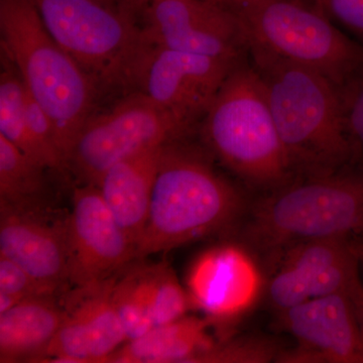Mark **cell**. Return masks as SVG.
<instances>
[{"label": "cell", "mask_w": 363, "mask_h": 363, "mask_svg": "<svg viewBox=\"0 0 363 363\" xmlns=\"http://www.w3.org/2000/svg\"><path fill=\"white\" fill-rule=\"evenodd\" d=\"M248 52L294 173L333 171L354 164L340 87L319 72Z\"/></svg>", "instance_id": "1"}, {"label": "cell", "mask_w": 363, "mask_h": 363, "mask_svg": "<svg viewBox=\"0 0 363 363\" xmlns=\"http://www.w3.org/2000/svg\"><path fill=\"white\" fill-rule=\"evenodd\" d=\"M2 52L26 91L51 117L68 167L79 133L92 116V78L50 35L33 0H0Z\"/></svg>", "instance_id": "2"}, {"label": "cell", "mask_w": 363, "mask_h": 363, "mask_svg": "<svg viewBox=\"0 0 363 363\" xmlns=\"http://www.w3.org/2000/svg\"><path fill=\"white\" fill-rule=\"evenodd\" d=\"M262 200L248 223V238L279 252L307 241L363 235V167L301 174Z\"/></svg>", "instance_id": "3"}, {"label": "cell", "mask_w": 363, "mask_h": 363, "mask_svg": "<svg viewBox=\"0 0 363 363\" xmlns=\"http://www.w3.org/2000/svg\"><path fill=\"white\" fill-rule=\"evenodd\" d=\"M241 209L240 193L205 160L169 143L162 152L135 259L221 230L238 218Z\"/></svg>", "instance_id": "4"}, {"label": "cell", "mask_w": 363, "mask_h": 363, "mask_svg": "<svg viewBox=\"0 0 363 363\" xmlns=\"http://www.w3.org/2000/svg\"><path fill=\"white\" fill-rule=\"evenodd\" d=\"M204 116L208 145L235 175L269 189L292 178V164L255 68L234 67Z\"/></svg>", "instance_id": "5"}, {"label": "cell", "mask_w": 363, "mask_h": 363, "mask_svg": "<svg viewBox=\"0 0 363 363\" xmlns=\"http://www.w3.org/2000/svg\"><path fill=\"white\" fill-rule=\"evenodd\" d=\"M228 9L247 51L319 72L339 87L363 68V45L306 0H250Z\"/></svg>", "instance_id": "6"}, {"label": "cell", "mask_w": 363, "mask_h": 363, "mask_svg": "<svg viewBox=\"0 0 363 363\" xmlns=\"http://www.w3.org/2000/svg\"><path fill=\"white\" fill-rule=\"evenodd\" d=\"M50 35L98 84L131 86L145 49L133 14L105 0H33Z\"/></svg>", "instance_id": "7"}, {"label": "cell", "mask_w": 363, "mask_h": 363, "mask_svg": "<svg viewBox=\"0 0 363 363\" xmlns=\"http://www.w3.org/2000/svg\"><path fill=\"white\" fill-rule=\"evenodd\" d=\"M192 123L135 92L111 111L88 118L72 149L68 167L83 184L96 185L117 162L175 142Z\"/></svg>", "instance_id": "8"}, {"label": "cell", "mask_w": 363, "mask_h": 363, "mask_svg": "<svg viewBox=\"0 0 363 363\" xmlns=\"http://www.w3.org/2000/svg\"><path fill=\"white\" fill-rule=\"evenodd\" d=\"M238 64L145 45L131 86L155 104L194 121L204 116Z\"/></svg>", "instance_id": "9"}, {"label": "cell", "mask_w": 363, "mask_h": 363, "mask_svg": "<svg viewBox=\"0 0 363 363\" xmlns=\"http://www.w3.org/2000/svg\"><path fill=\"white\" fill-rule=\"evenodd\" d=\"M143 11L145 45L231 61L245 49L235 14L209 0H154Z\"/></svg>", "instance_id": "10"}, {"label": "cell", "mask_w": 363, "mask_h": 363, "mask_svg": "<svg viewBox=\"0 0 363 363\" xmlns=\"http://www.w3.org/2000/svg\"><path fill=\"white\" fill-rule=\"evenodd\" d=\"M67 240L69 281L78 289L104 283L135 259V245L92 184L74 190Z\"/></svg>", "instance_id": "11"}, {"label": "cell", "mask_w": 363, "mask_h": 363, "mask_svg": "<svg viewBox=\"0 0 363 363\" xmlns=\"http://www.w3.org/2000/svg\"><path fill=\"white\" fill-rule=\"evenodd\" d=\"M281 315L297 344L293 350L281 351L276 362L363 363V334L348 296L310 298Z\"/></svg>", "instance_id": "12"}, {"label": "cell", "mask_w": 363, "mask_h": 363, "mask_svg": "<svg viewBox=\"0 0 363 363\" xmlns=\"http://www.w3.org/2000/svg\"><path fill=\"white\" fill-rule=\"evenodd\" d=\"M113 281L79 289L40 362L104 363L128 341L113 303Z\"/></svg>", "instance_id": "13"}, {"label": "cell", "mask_w": 363, "mask_h": 363, "mask_svg": "<svg viewBox=\"0 0 363 363\" xmlns=\"http://www.w3.org/2000/svg\"><path fill=\"white\" fill-rule=\"evenodd\" d=\"M0 255L58 290L69 281L67 220L52 224L44 212L0 206Z\"/></svg>", "instance_id": "14"}, {"label": "cell", "mask_w": 363, "mask_h": 363, "mask_svg": "<svg viewBox=\"0 0 363 363\" xmlns=\"http://www.w3.org/2000/svg\"><path fill=\"white\" fill-rule=\"evenodd\" d=\"M262 274L252 257L236 247L206 253L190 279L193 301L213 316H240L252 308L262 290Z\"/></svg>", "instance_id": "15"}, {"label": "cell", "mask_w": 363, "mask_h": 363, "mask_svg": "<svg viewBox=\"0 0 363 363\" xmlns=\"http://www.w3.org/2000/svg\"><path fill=\"white\" fill-rule=\"evenodd\" d=\"M166 145L117 162L95 185L135 250L147 225L152 190Z\"/></svg>", "instance_id": "16"}, {"label": "cell", "mask_w": 363, "mask_h": 363, "mask_svg": "<svg viewBox=\"0 0 363 363\" xmlns=\"http://www.w3.org/2000/svg\"><path fill=\"white\" fill-rule=\"evenodd\" d=\"M362 248L350 238L307 241L286 250L284 262L302 274L311 298L343 294L353 302L362 289Z\"/></svg>", "instance_id": "17"}, {"label": "cell", "mask_w": 363, "mask_h": 363, "mask_svg": "<svg viewBox=\"0 0 363 363\" xmlns=\"http://www.w3.org/2000/svg\"><path fill=\"white\" fill-rule=\"evenodd\" d=\"M64 317L52 296L28 298L0 314V362H40Z\"/></svg>", "instance_id": "18"}, {"label": "cell", "mask_w": 363, "mask_h": 363, "mask_svg": "<svg viewBox=\"0 0 363 363\" xmlns=\"http://www.w3.org/2000/svg\"><path fill=\"white\" fill-rule=\"evenodd\" d=\"M207 329L206 320L184 316L126 341L106 362L194 363L196 358L214 344Z\"/></svg>", "instance_id": "19"}, {"label": "cell", "mask_w": 363, "mask_h": 363, "mask_svg": "<svg viewBox=\"0 0 363 363\" xmlns=\"http://www.w3.org/2000/svg\"><path fill=\"white\" fill-rule=\"evenodd\" d=\"M45 169L0 135V206L45 212Z\"/></svg>", "instance_id": "20"}, {"label": "cell", "mask_w": 363, "mask_h": 363, "mask_svg": "<svg viewBox=\"0 0 363 363\" xmlns=\"http://www.w3.org/2000/svg\"><path fill=\"white\" fill-rule=\"evenodd\" d=\"M0 75V135L45 169H62L33 138L25 112V86L16 67L4 55Z\"/></svg>", "instance_id": "21"}, {"label": "cell", "mask_w": 363, "mask_h": 363, "mask_svg": "<svg viewBox=\"0 0 363 363\" xmlns=\"http://www.w3.org/2000/svg\"><path fill=\"white\" fill-rule=\"evenodd\" d=\"M111 298L128 341L154 328L142 267L133 269L113 284Z\"/></svg>", "instance_id": "22"}, {"label": "cell", "mask_w": 363, "mask_h": 363, "mask_svg": "<svg viewBox=\"0 0 363 363\" xmlns=\"http://www.w3.org/2000/svg\"><path fill=\"white\" fill-rule=\"evenodd\" d=\"M143 274L155 326L171 323L186 316L190 298L171 267L161 264L143 269Z\"/></svg>", "instance_id": "23"}, {"label": "cell", "mask_w": 363, "mask_h": 363, "mask_svg": "<svg viewBox=\"0 0 363 363\" xmlns=\"http://www.w3.org/2000/svg\"><path fill=\"white\" fill-rule=\"evenodd\" d=\"M56 292L13 260L0 255V314L28 298L48 297Z\"/></svg>", "instance_id": "24"}, {"label": "cell", "mask_w": 363, "mask_h": 363, "mask_svg": "<svg viewBox=\"0 0 363 363\" xmlns=\"http://www.w3.org/2000/svg\"><path fill=\"white\" fill-rule=\"evenodd\" d=\"M279 352L271 342L259 338H240L214 343L194 363H266L277 360Z\"/></svg>", "instance_id": "25"}, {"label": "cell", "mask_w": 363, "mask_h": 363, "mask_svg": "<svg viewBox=\"0 0 363 363\" xmlns=\"http://www.w3.org/2000/svg\"><path fill=\"white\" fill-rule=\"evenodd\" d=\"M354 164L363 167V68L340 87Z\"/></svg>", "instance_id": "26"}, {"label": "cell", "mask_w": 363, "mask_h": 363, "mask_svg": "<svg viewBox=\"0 0 363 363\" xmlns=\"http://www.w3.org/2000/svg\"><path fill=\"white\" fill-rule=\"evenodd\" d=\"M269 302L279 313L292 309L311 298L309 286L296 267L284 262L269 286Z\"/></svg>", "instance_id": "27"}, {"label": "cell", "mask_w": 363, "mask_h": 363, "mask_svg": "<svg viewBox=\"0 0 363 363\" xmlns=\"http://www.w3.org/2000/svg\"><path fill=\"white\" fill-rule=\"evenodd\" d=\"M363 45V0H306Z\"/></svg>", "instance_id": "28"}, {"label": "cell", "mask_w": 363, "mask_h": 363, "mask_svg": "<svg viewBox=\"0 0 363 363\" xmlns=\"http://www.w3.org/2000/svg\"><path fill=\"white\" fill-rule=\"evenodd\" d=\"M116 1L121 9L133 14L135 11L145 9L154 0H116Z\"/></svg>", "instance_id": "29"}, {"label": "cell", "mask_w": 363, "mask_h": 363, "mask_svg": "<svg viewBox=\"0 0 363 363\" xmlns=\"http://www.w3.org/2000/svg\"><path fill=\"white\" fill-rule=\"evenodd\" d=\"M360 281H362V290L357 300L353 302L355 311H357L358 321H359L360 328L363 334V248L362 253V259H360Z\"/></svg>", "instance_id": "30"}, {"label": "cell", "mask_w": 363, "mask_h": 363, "mask_svg": "<svg viewBox=\"0 0 363 363\" xmlns=\"http://www.w3.org/2000/svg\"><path fill=\"white\" fill-rule=\"evenodd\" d=\"M209 1L226 7V9H231V7L238 6V4H243V2L250 1V0H209Z\"/></svg>", "instance_id": "31"}, {"label": "cell", "mask_w": 363, "mask_h": 363, "mask_svg": "<svg viewBox=\"0 0 363 363\" xmlns=\"http://www.w3.org/2000/svg\"><path fill=\"white\" fill-rule=\"evenodd\" d=\"M105 1L111 2V4H117L116 0H105Z\"/></svg>", "instance_id": "32"}, {"label": "cell", "mask_w": 363, "mask_h": 363, "mask_svg": "<svg viewBox=\"0 0 363 363\" xmlns=\"http://www.w3.org/2000/svg\"><path fill=\"white\" fill-rule=\"evenodd\" d=\"M117 2V1H116Z\"/></svg>", "instance_id": "33"}]
</instances>
